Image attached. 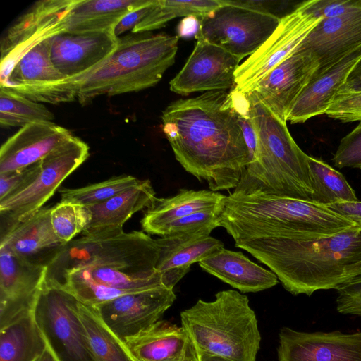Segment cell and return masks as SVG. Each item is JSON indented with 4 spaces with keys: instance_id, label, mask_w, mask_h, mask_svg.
<instances>
[{
    "instance_id": "48",
    "label": "cell",
    "mask_w": 361,
    "mask_h": 361,
    "mask_svg": "<svg viewBox=\"0 0 361 361\" xmlns=\"http://www.w3.org/2000/svg\"><path fill=\"white\" fill-rule=\"evenodd\" d=\"M361 276V262L350 267L345 274V282Z\"/></svg>"
},
{
    "instance_id": "44",
    "label": "cell",
    "mask_w": 361,
    "mask_h": 361,
    "mask_svg": "<svg viewBox=\"0 0 361 361\" xmlns=\"http://www.w3.org/2000/svg\"><path fill=\"white\" fill-rule=\"evenodd\" d=\"M334 212L361 225V202H341L326 206Z\"/></svg>"
},
{
    "instance_id": "39",
    "label": "cell",
    "mask_w": 361,
    "mask_h": 361,
    "mask_svg": "<svg viewBox=\"0 0 361 361\" xmlns=\"http://www.w3.org/2000/svg\"><path fill=\"white\" fill-rule=\"evenodd\" d=\"M332 161L338 169H361V121L341 140Z\"/></svg>"
},
{
    "instance_id": "49",
    "label": "cell",
    "mask_w": 361,
    "mask_h": 361,
    "mask_svg": "<svg viewBox=\"0 0 361 361\" xmlns=\"http://www.w3.org/2000/svg\"><path fill=\"white\" fill-rule=\"evenodd\" d=\"M197 351L199 361H232L227 358L207 353Z\"/></svg>"
},
{
    "instance_id": "40",
    "label": "cell",
    "mask_w": 361,
    "mask_h": 361,
    "mask_svg": "<svg viewBox=\"0 0 361 361\" xmlns=\"http://www.w3.org/2000/svg\"><path fill=\"white\" fill-rule=\"evenodd\" d=\"M300 7L317 18H330L361 8V0H310Z\"/></svg>"
},
{
    "instance_id": "29",
    "label": "cell",
    "mask_w": 361,
    "mask_h": 361,
    "mask_svg": "<svg viewBox=\"0 0 361 361\" xmlns=\"http://www.w3.org/2000/svg\"><path fill=\"white\" fill-rule=\"evenodd\" d=\"M124 343L135 361L173 360L184 355L192 345L182 326L161 320L126 338Z\"/></svg>"
},
{
    "instance_id": "3",
    "label": "cell",
    "mask_w": 361,
    "mask_h": 361,
    "mask_svg": "<svg viewBox=\"0 0 361 361\" xmlns=\"http://www.w3.org/2000/svg\"><path fill=\"white\" fill-rule=\"evenodd\" d=\"M246 93L257 136V147L233 192L260 193L311 201L308 155L292 137L286 122L255 94Z\"/></svg>"
},
{
    "instance_id": "33",
    "label": "cell",
    "mask_w": 361,
    "mask_h": 361,
    "mask_svg": "<svg viewBox=\"0 0 361 361\" xmlns=\"http://www.w3.org/2000/svg\"><path fill=\"white\" fill-rule=\"evenodd\" d=\"M223 4V0H155L146 16L130 32H148L162 27L178 17L200 18L211 14Z\"/></svg>"
},
{
    "instance_id": "30",
    "label": "cell",
    "mask_w": 361,
    "mask_h": 361,
    "mask_svg": "<svg viewBox=\"0 0 361 361\" xmlns=\"http://www.w3.org/2000/svg\"><path fill=\"white\" fill-rule=\"evenodd\" d=\"M32 310L0 327V361H37L44 353L47 343Z\"/></svg>"
},
{
    "instance_id": "37",
    "label": "cell",
    "mask_w": 361,
    "mask_h": 361,
    "mask_svg": "<svg viewBox=\"0 0 361 361\" xmlns=\"http://www.w3.org/2000/svg\"><path fill=\"white\" fill-rule=\"evenodd\" d=\"M222 204L175 221L164 230L161 237L182 233H204L209 235L215 228L219 227V219Z\"/></svg>"
},
{
    "instance_id": "41",
    "label": "cell",
    "mask_w": 361,
    "mask_h": 361,
    "mask_svg": "<svg viewBox=\"0 0 361 361\" xmlns=\"http://www.w3.org/2000/svg\"><path fill=\"white\" fill-rule=\"evenodd\" d=\"M39 161L25 168L0 173V201L26 188L37 176Z\"/></svg>"
},
{
    "instance_id": "38",
    "label": "cell",
    "mask_w": 361,
    "mask_h": 361,
    "mask_svg": "<svg viewBox=\"0 0 361 361\" xmlns=\"http://www.w3.org/2000/svg\"><path fill=\"white\" fill-rule=\"evenodd\" d=\"M326 114L343 123L361 121V90L341 89Z\"/></svg>"
},
{
    "instance_id": "15",
    "label": "cell",
    "mask_w": 361,
    "mask_h": 361,
    "mask_svg": "<svg viewBox=\"0 0 361 361\" xmlns=\"http://www.w3.org/2000/svg\"><path fill=\"white\" fill-rule=\"evenodd\" d=\"M176 299L173 289L161 286L123 295L94 307L104 323L124 341L159 321Z\"/></svg>"
},
{
    "instance_id": "2",
    "label": "cell",
    "mask_w": 361,
    "mask_h": 361,
    "mask_svg": "<svg viewBox=\"0 0 361 361\" xmlns=\"http://www.w3.org/2000/svg\"><path fill=\"white\" fill-rule=\"evenodd\" d=\"M267 266L293 295L336 289L347 269L361 262V225L327 236L276 234L235 241Z\"/></svg>"
},
{
    "instance_id": "7",
    "label": "cell",
    "mask_w": 361,
    "mask_h": 361,
    "mask_svg": "<svg viewBox=\"0 0 361 361\" xmlns=\"http://www.w3.org/2000/svg\"><path fill=\"white\" fill-rule=\"evenodd\" d=\"M45 279L93 307L123 295L164 286L155 269L98 260L49 264Z\"/></svg>"
},
{
    "instance_id": "34",
    "label": "cell",
    "mask_w": 361,
    "mask_h": 361,
    "mask_svg": "<svg viewBox=\"0 0 361 361\" xmlns=\"http://www.w3.org/2000/svg\"><path fill=\"white\" fill-rule=\"evenodd\" d=\"M54 116L44 105L6 87H0V124L23 127L35 122H52Z\"/></svg>"
},
{
    "instance_id": "50",
    "label": "cell",
    "mask_w": 361,
    "mask_h": 361,
    "mask_svg": "<svg viewBox=\"0 0 361 361\" xmlns=\"http://www.w3.org/2000/svg\"><path fill=\"white\" fill-rule=\"evenodd\" d=\"M37 361H59L52 351L48 347Z\"/></svg>"
},
{
    "instance_id": "12",
    "label": "cell",
    "mask_w": 361,
    "mask_h": 361,
    "mask_svg": "<svg viewBox=\"0 0 361 361\" xmlns=\"http://www.w3.org/2000/svg\"><path fill=\"white\" fill-rule=\"evenodd\" d=\"M75 0L35 3L6 31L1 40V82L15 63L39 42L62 32L61 19Z\"/></svg>"
},
{
    "instance_id": "8",
    "label": "cell",
    "mask_w": 361,
    "mask_h": 361,
    "mask_svg": "<svg viewBox=\"0 0 361 361\" xmlns=\"http://www.w3.org/2000/svg\"><path fill=\"white\" fill-rule=\"evenodd\" d=\"M78 299L44 280L32 307L35 322L59 361H94L78 315Z\"/></svg>"
},
{
    "instance_id": "27",
    "label": "cell",
    "mask_w": 361,
    "mask_h": 361,
    "mask_svg": "<svg viewBox=\"0 0 361 361\" xmlns=\"http://www.w3.org/2000/svg\"><path fill=\"white\" fill-rule=\"evenodd\" d=\"M148 179L109 200L89 207L92 220L81 235L106 236L123 233V226L139 211L147 208L155 197Z\"/></svg>"
},
{
    "instance_id": "35",
    "label": "cell",
    "mask_w": 361,
    "mask_h": 361,
    "mask_svg": "<svg viewBox=\"0 0 361 361\" xmlns=\"http://www.w3.org/2000/svg\"><path fill=\"white\" fill-rule=\"evenodd\" d=\"M141 181L130 175H121L82 188H63L59 190L61 201L90 207L103 203Z\"/></svg>"
},
{
    "instance_id": "24",
    "label": "cell",
    "mask_w": 361,
    "mask_h": 361,
    "mask_svg": "<svg viewBox=\"0 0 361 361\" xmlns=\"http://www.w3.org/2000/svg\"><path fill=\"white\" fill-rule=\"evenodd\" d=\"M159 256L156 270L170 289L190 271V266L224 247L219 240L204 233L168 235L157 238Z\"/></svg>"
},
{
    "instance_id": "43",
    "label": "cell",
    "mask_w": 361,
    "mask_h": 361,
    "mask_svg": "<svg viewBox=\"0 0 361 361\" xmlns=\"http://www.w3.org/2000/svg\"><path fill=\"white\" fill-rule=\"evenodd\" d=\"M155 0H152L149 4L143 6L128 13L116 25L114 32L117 37H120L123 33L132 30L137 25L149 11Z\"/></svg>"
},
{
    "instance_id": "26",
    "label": "cell",
    "mask_w": 361,
    "mask_h": 361,
    "mask_svg": "<svg viewBox=\"0 0 361 361\" xmlns=\"http://www.w3.org/2000/svg\"><path fill=\"white\" fill-rule=\"evenodd\" d=\"M226 195L210 190L180 189L173 196L155 197L145 209L140 221L142 230L149 235L161 236L171 223L200 211L221 205Z\"/></svg>"
},
{
    "instance_id": "19",
    "label": "cell",
    "mask_w": 361,
    "mask_h": 361,
    "mask_svg": "<svg viewBox=\"0 0 361 361\" xmlns=\"http://www.w3.org/2000/svg\"><path fill=\"white\" fill-rule=\"evenodd\" d=\"M48 39L51 62L66 79L80 75L102 62L118 44L114 30L61 32Z\"/></svg>"
},
{
    "instance_id": "10",
    "label": "cell",
    "mask_w": 361,
    "mask_h": 361,
    "mask_svg": "<svg viewBox=\"0 0 361 361\" xmlns=\"http://www.w3.org/2000/svg\"><path fill=\"white\" fill-rule=\"evenodd\" d=\"M223 5L200 18L195 36L216 45L242 60L254 54L272 35L281 18L257 11Z\"/></svg>"
},
{
    "instance_id": "32",
    "label": "cell",
    "mask_w": 361,
    "mask_h": 361,
    "mask_svg": "<svg viewBox=\"0 0 361 361\" xmlns=\"http://www.w3.org/2000/svg\"><path fill=\"white\" fill-rule=\"evenodd\" d=\"M312 195L311 202L327 206L357 201L356 193L345 176L320 159L308 155Z\"/></svg>"
},
{
    "instance_id": "45",
    "label": "cell",
    "mask_w": 361,
    "mask_h": 361,
    "mask_svg": "<svg viewBox=\"0 0 361 361\" xmlns=\"http://www.w3.org/2000/svg\"><path fill=\"white\" fill-rule=\"evenodd\" d=\"M200 23V18L195 16L184 18L178 26V36L181 37L196 36L199 31Z\"/></svg>"
},
{
    "instance_id": "6",
    "label": "cell",
    "mask_w": 361,
    "mask_h": 361,
    "mask_svg": "<svg viewBox=\"0 0 361 361\" xmlns=\"http://www.w3.org/2000/svg\"><path fill=\"white\" fill-rule=\"evenodd\" d=\"M181 326L197 350L232 361H256L261 336L247 295L221 290L180 312Z\"/></svg>"
},
{
    "instance_id": "22",
    "label": "cell",
    "mask_w": 361,
    "mask_h": 361,
    "mask_svg": "<svg viewBox=\"0 0 361 361\" xmlns=\"http://www.w3.org/2000/svg\"><path fill=\"white\" fill-rule=\"evenodd\" d=\"M361 44V8L322 19L298 49L311 52L322 71Z\"/></svg>"
},
{
    "instance_id": "36",
    "label": "cell",
    "mask_w": 361,
    "mask_h": 361,
    "mask_svg": "<svg viewBox=\"0 0 361 361\" xmlns=\"http://www.w3.org/2000/svg\"><path fill=\"white\" fill-rule=\"evenodd\" d=\"M51 219L56 235L67 244L88 227L92 212L89 207L61 201L51 207Z\"/></svg>"
},
{
    "instance_id": "25",
    "label": "cell",
    "mask_w": 361,
    "mask_h": 361,
    "mask_svg": "<svg viewBox=\"0 0 361 361\" xmlns=\"http://www.w3.org/2000/svg\"><path fill=\"white\" fill-rule=\"evenodd\" d=\"M200 268L242 293H256L275 286L276 274L251 261L243 252L224 247L198 262Z\"/></svg>"
},
{
    "instance_id": "5",
    "label": "cell",
    "mask_w": 361,
    "mask_h": 361,
    "mask_svg": "<svg viewBox=\"0 0 361 361\" xmlns=\"http://www.w3.org/2000/svg\"><path fill=\"white\" fill-rule=\"evenodd\" d=\"M219 225L236 241L276 234L333 235L358 224L311 201L232 192L223 202Z\"/></svg>"
},
{
    "instance_id": "13",
    "label": "cell",
    "mask_w": 361,
    "mask_h": 361,
    "mask_svg": "<svg viewBox=\"0 0 361 361\" xmlns=\"http://www.w3.org/2000/svg\"><path fill=\"white\" fill-rule=\"evenodd\" d=\"M319 68V61L313 54L297 48L247 92L255 94L274 114L286 122L295 102Z\"/></svg>"
},
{
    "instance_id": "46",
    "label": "cell",
    "mask_w": 361,
    "mask_h": 361,
    "mask_svg": "<svg viewBox=\"0 0 361 361\" xmlns=\"http://www.w3.org/2000/svg\"><path fill=\"white\" fill-rule=\"evenodd\" d=\"M341 89L361 90V61L350 74L345 84Z\"/></svg>"
},
{
    "instance_id": "16",
    "label": "cell",
    "mask_w": 361,
    "mask_h": 361,
    "mask_svg": "<svg viewBox=\"0 0 361 361\" xmlns=\"http://www.w3.org/2000/svg\"><path fill=\"white\" fill-rule=\"evenodd\" d=\"M65 80L51 62L47 38L32 47L15 63L0 87L34 102L59 104L74 100L61 87Z\"/></svg>"
},
{
    "instance_id": "9",
    "label": "cell",
    "mask_w": 361,
    "mask_h": 361,
    "mask_svg": "<svg viewBox=\"0 0 361 361\" xmlns=\"http://www.w3.org/2000/svg\"><path fill=\"white\" fill-rule=\"evenodd\" d=\"M88 145L72 135L39 161V171L23 190L0 201L1 234L37 212L62 182L89 157Z\"/></svg>"
},
{
    "instance_id": "11",
    "label": "cell",
    "mask_w": 361,
    "mask_h": 361,
    "mask_svg": "<svg viewBox=\"0 0 361 361\" xmlns=\"http://www.w3.org/2000/svg\"><path fill=\"white\" fill-rule=\"evenodd\" d=\"M296 6L282 17L269 38L238 66L235 87L247 92L269 71L292 54L322 20Z\"/></svg>"
},
{
    "instance_id": "4",
    "label": "cell",
    "mask_w": 361,
    "mask_h": 361,
    "mask_svg": "<svg viewBox=\"0 0 361 361\" xmlns=\"http://www.w3.org/2000/svg\"><path fill=\"white\" fill-rule=\"evenodd\" d=\"M178 35L130 33L118 37L116 49L87 72L66 79L62 87L86 105L94 98L140 91L157 85L174 62Z\"/></svg>"
},
{
    "instance_id": "20",
    "label": "cell",
    "mask_w": 361,
    "mask_h": 361,
    "mask_svg": "<svg viewBox=\"0 0 361 361\" xmlns=\"http://www.w3.org/2000/svg\"><path fill=\"white\" fill-rule=\"evenodd\" d=\"M361 61V44L331 65L318 72L293 105L287 121L302 123L326 114L350 74Z\"/></svg>"
},
{
    "instance_id": "1",
    "label": "cell",
    "mask_w": 361,
    "mask_h": 361,
    "mask_svg": "<svg viewBox=\"0 0 361 361\" xmlns=\"http://www.w3.org/2000/svg\"><path fill=\"white\" fill-rule=\"evenodd\" d=\"M161 120L175 158L187 172L214 192L238 186L250 155L230 92L176 100Z\"/></svg>"
},
{
    "instance_id": "31",
    "label": "cell",
    "mask_w": 361,
    "mask_h": 361,
    "mask_svg": "<svg viewBox=\"0 0 361 361\" xmlns=\"http://www.w3.org/2000/svg\"><path fill=\"white\" fill-rule=\"evenodd\" d=\"M78 310L94 361H135L124 341L104 323L94 307L78 301Z\"/></svg>"
},
{
    "instance_id": "42",
    "label": "cell",
    "mask_w": 361,
    "mask_h": 361,
    "mask_svg": "<svg viewBox=\"0 0 361 361\" xmlns=\"http://www.w3.org/2000/svg\"><path fill=\"white\" fill-rule=\"evenodd\" d=\"M336 290L337 311L361 317V276L341 285Z\"/></svg>"
},
{
    "instance_id": "21",
    "label": "cell",
    "mask_w": 361,
    "mask_h": 361,
    "mask_svg": "<svg viewBox=\"0 0 361 361\" xmlns=\"http://www.w3.org/2000/svg\"><path fill=\"white\" fill-rule=\"evenodd\" d=\"M72 135L53 122H35L20 128L1 147L0 173L39 161Z\"/></svg>"
},
{
    "instance_id": "47",
    "label": "cell",
    "mask_w": 361,
    "mask_h": 361,
    "mask_svg": "<svg viewBox=\"0 0 361 361\" xmlns=\"http://www.w3.org/2000/svg\"><path fill=\"white\" fill-rule=\"evenodd\" d=\"M168 361H199L197 351L195 346L192 345L184 355Z\"/></svg>"
},
{
    "instance_id": "18",
    "label": "cell",
    "mask_w": 361,
    "mask_h": 361,
    "mask_svg": "<svg viewBox=\"0 0 361 361\" xmlns=\"http://www.w3.org/2000/svg\"><path fill=\"white\" fill-rule=\"evenodd\" d=\"M47 269L0 247V327L32 309Z\"/></svg>"
},
{
    "instance_id": "14",
    "label": "cell",
    "mask_w": 361,
    "mask_h": 361,
    "mask_svg": "<svg viewBox=\"0 0 361 361\" xmlns=\"http://www.w3.org/2000/svg\"><path fill=\"white\" fill-rule=\"evenodd\" d=\"M240 61L225 49L198 38L185 64L170 81V90L188 95L232 89Z\"/></svg>"
},
{
    "instance_id": "28",
    "label": "cell",
    "mask_w": 361,
    "mask_h": 361,
    "mask_svg": "<svg viewBox=\"0 0 361 361\" xmlns=\"http://www.w3.org/2000/svg\"><path fill=\"white\" fill-rule=\"evenodd\" d=\"M152 0H75L61 19L62 32L114 30L129 12Z\"/></svg>"
},
{
    "instance_id": "23",
    "label": "cell",
    "mask_w": 361,
    "mask_h": 361,
    "mask_svg": "<svg viewBox=\"0 0 361 361\" xmlns=\"http://www.w3.org/2000/svg\"><path fill=\"white\" fill-rule=\"evenodd\" d=\"M51 207H42L1 235L5 247L34 264L48 266L66 244L56 235L51 219Z\"/></svg>"
},
{
    "instance_id": "17",
    "label": "cell",
    "mask_w": 361,
    "mask_h": 361,
    "mask_svg": "<svg viewBox=\"0 0 361 361\" xmlns=\"http://www.w3.org/2000/svg\"><path fill=\"white\" fill-rule=\"evenodd\" d=\"M279 361H361V331L305 332L283 327Z\"/></svg>"
}]
</instances>
